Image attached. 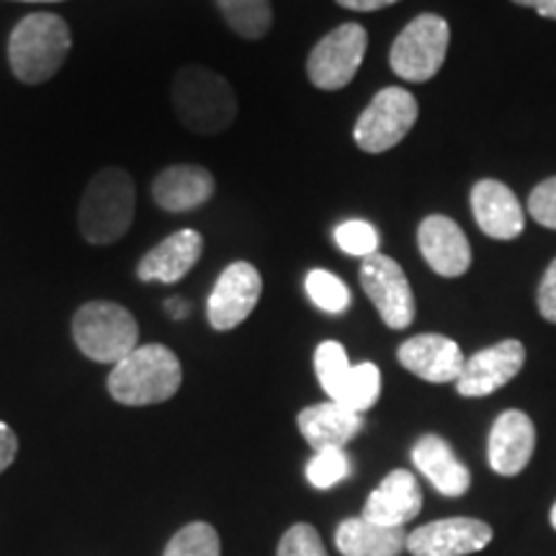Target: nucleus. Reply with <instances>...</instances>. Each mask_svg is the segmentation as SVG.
Listing matches in <instances>:
<instances>
[{
	"label": "nucleus",
	"mask_w": 556,
	"mask_h": 556,
	"mask_svg": "<svg viewBox=\"0 0 556 556\" xmlns=\"http://www.w3.org/2000/svg\"><path fill=\"white\" fill-rule=\"evenodd\" d=\"M204 253V240L197 229H180L165 238L139 261L137 276L148 283H176L197 266Z\"/></svg>",
	"instance_id": "obj_18"
},
{
	"label": "nucleus",
	"mask_w": 556,
	"mask_h": 556,
	"mask_svg": "<svg viewBox=\"0 0 556 556\" xmlns=\"http://www.w3.org/2000/svg\"><path fill=\"white\" fill-rule=\"evenodd\" d=\"M552 526L556 528V503H554V507H552Z\"/></svg>",
	"instance_id": "obj_38"
},
{
	"label": "nucleus",
	"mask_w": 556,
	"mask_h": 556,
	"mask_svg": "<svg viewBox=\"0 0 556 556\" xmlns=\"http://www.w3.org/2000/svg\"><path fill=\"white\" fill-rule=\"evenodd\" d=\"M296 422L299 433L304 435V441L315 451L343 448L364 428V417L332 400L302 409Z\"/></svg>",
	"instance_id": "obj_19"
},
{
	"label": "nucleus",
	"mask_w": 556,
	"mask_h": 556,
	"mask_svg": "<svg viewBox=\"0 0 556 556\" xmlns=\"http://www.w3.org/2000/svg\"><path fill=\"white\" fill-rule=\"evenodd\" d=\"M413 464L446 497H462L471 486L469 469L458 462L441 435H422L413 446Z\"/></svg>",
	"instance_id": "obj_20"
},
{
	"label": "nucleus",
	"mask_w": 556,
	"mask_h": 556,
	"mask_svg": "<svg viewBox=\"0 0 556 556\" xmlns=\"http://www.w3.org/2000/svg\"><path fill=\"white\" fill-rule=\"evenodd\" d=\"M336 3L348 11H379L392 3H400V0H336Z\"/></svg>",
	"instance_id": "obj_34"
},
{
	"label": "nucleus",
	"mask_w": 556,
	"mask_h": 556,
	"mask_svg": "<svg viewBox=\"0 0 556 556\" xmlns=\"http://www.w3.org/2000/svg\"><path fill=\"white\" fill-rule=\"evenodd\" d=\"M163 556H222L219 533L214 531V526L197 520L180 528Z\"/></svg>",
	"instance_id": "obj_27"
},
{
	"label": "nucleus",
	"mask_w": 556,
	"mask_h": 556,
	"mask_svg": "<svg viewBox=\"0 0 556 556\" xmlns=\"http://www.w3.org/2000/svg\"><path fill=\"white\" fill-rule=\"evenodd\" d=\"M261 291L263 281L258 268L250 266L245 261L227 266L217 278V283H214L212 294H208V325L219 332L235 330L253 315L255 304H258L261 299Z\"/></svg>",
	"instance_id": "obj_10"
},
{
	"label": "nucleus",
	"mask_w": 556,
	"mask_h": 556,
	"mask_svg": "<svg viewBox=\"0 0 556 556\" xmlns=\"http://www.w3.org/2000/svg\"><path fill=\"white\" fill-rule=\"evenodd\" d=\"M417 248L422 258L438 276L456 278L464 276L471 266V248L467 235L454 219L443 214H430L417 227Z\"/></svg>",
	"instance_id": "obj_13"
},
{
	"label": "nucleus",
	"mask_w": 556,
	"mask_h": 556,
	"mask_svg": "<svg viewBox=\"0 0 556 556\" xmlns=\"http://www.w3.org/2000/svg\"><path fill=\"white\" fill-rule=\"evenodd\" d=\"M73 37L65 18L54 13H31L11 34L9 62L13 75L26 86L52 80L65 65Z\"/></svg>",
	"instance_id": "obj_4"
},
{
	"label": "nucleus",
	"mask_w": 556,
	"mask_h": 556,
	"mask_svg": "<svg viewBox=\"0 0 556 556\" xmlns=\"http://www.w3.org/2000/svg\"><path fill=\"white\" fill-rule=\"evenodd\" d=\"M528 214L541 227L556 229V176L541 180L536 189L531 191V197H528Z\"/></svg>",
	"instance_id": "obj_31"
},
{
	"label": "nucleus",
	"mask_w": 556,
	"mask_h": 556,
	"mask_svg": "<svg viewBox=\"0 0 556 556\" xmlns=\"http://www.w3.org/2000/svg\"><path fill=\"white\" fill-rule=\"evenodd\" d=\"M16 456H18V435L13 433L11 426H5V422L0 420V475L16 462Z\"/></svg>",
	"instance_id": "obj_33"
},
{
	"label": "nucleus",
	"mask_w": 556,
	"mask_h": 556,
	"mask_svg": "<svg viewBox=\"0 0 556 556\" xmlns=\"http://www.w3.org/2000/svg\"><path fill=\"white\" fill-rule=\"evenodd\" d=\"M304 287H307V294L315 302V307L328 312V315H343L353 302L351 289L336 274H330V270H309Z\"/></svg>",
	"instance_id": "obj_25"
},
{
	"label": "nucleus",
	"mask_w": 556,
	"mask_h": 556,
	"mask_svg": "<svg viewBox=\"0 0 556 556\" xmlns=\"http://www.w3.org/2000/svg\"><path fill=\"white\" fill-rule=\"evenodd\" d=\"M109 394L119 405L148 407L176 397L184 384V368L170 348L137 345L129 356L114 364L109 374Z\"/></svg>",
	"instance_id": "obj_1"
},
{
	"label": "nucleus",
	"mask_w": 556,
	"mask_h": 556,
	"mask_svg": "<svg viewBox=\"0 0 556 556\" xmlns=\"http://www.w3.org/2000/svg\"><path fill=\"white\" fill-rule=\"evenodd\" d=\"M492 541V528L477 518H446L407 533V552L413 556H467Z\"/></svg>",
	"instance_id": "obj_12"
},
{
	"label": "nucleus",
	"mask_w": 556,
	"mask_h": 556,
	"mask_svg": "<svg viewBox=\"0 0 556 556\" xmlns=\"http://www.w3.org/2000/svg\"><path fill=\"white\" fill-rule=\"evenodd\" d=\"M222 16L242 39L266 37L274 24L270 0H217Z\"/></svg>",
	"instance_id": "obj_24"
},
{
	"label": "nucleus",
	"mask_w": 556,
	"mask_h": 556,
	"mask_svg": "<svg viewBox=\"0 0 556 556\" xmlns=\"http://www.w3.org/2000/svg\"><path fill=\"white\" fill-rule=\"evenodd\" d=\"M526 364V348L520 340H503V343L484 348L464 361L456 389L462 397H486L513 381Z\"/></svg>",
	"instance_id": "obj_11"
},
{
	"label": "nucleus",
	"mask_w": 556,
	"mask_h": 556,
	"mask_svg": "<svg viewBox=\"0 0 556 556\" xmlns=\"http://www.w3.org/2000/svg\"><path fill=\"white\" fill-rule=\"evenodd\" d=\"M348 371H351V361H348L345 348L338 343V340H325V343L317 345L315 351V374L319 387L325 389L328 400L338 394L340 384H343Z\"/></svg>",
	"instance_id": "obj_26"
},
{
	"label": "nucleus",
	"mask_w": 556,
	"mask_h": 556,
	"mask_svg": "<svg viewBox=\"0 0 556 556\" xmlns=\"http://www.w3.org/2000/svg\"><path fill=\"white\" fill-rule=\"evenodd\" d=\"M165 309H168V315H170L173 319H184V317H189V312H191L189 302H186V299H178V296L168 299V302H165Z\"/></svg>",
	"instance_id": "obj_36"
},
{
	"label": "nucleus",
	"mask_w": 556,
	"mask_h": 556,
	"mask_svg": "<svg viewBox=\"0 0 556 556\" xmlns=\"http://www.w3.org/2000/svg\"><path fill=\"white\" fill-rule=\"evenodd\" d=\"M536 302H539L541 317H544L546 323L556 325V258L548 263L546 274L541 278Z\"/></svg>",
	"instance_id": "obj_32"
},
{
	"label": "nucleus",
	"mask_w": 556,
	"mask_h": 556,
	"mask_svg": "<svg viewBox=\"0 0 556 556\" xmlns=\"http://www.w3.org/2000/svg\"><path fill=\"white\" fill-rule=\"evenodd\" d=\"M513 3L526 5V9H533L539 16L556 21V0H513Z\"/></svg>",
	"instance_id": "obj_35"
},
{
	"label": "nucleus",
	"mask_w": 556,
	"mask_h": 556,
	"mask_svg": "<svg viewBox=\"0 0 556 556\" xmlns=\"http://www.w3.org/2000/svg\"><path fill=\"white\" fill-rule=\"evenodd\" d=\"M361 287L384 319L387 328L405 330L415 319V296L405 270L389 255L374 253L361 263Z\"/></svg>",
	"instance_id": "obj_9"
},
{
	"label": "nucleus",
	"mask_w": 556,
	"mask_h": 556,
	"mask_svg": "<svg viewBox=\"0 0 556 556\" xmlns=\"http://www.w3.org/2000/svg\"><path fill=\"white\" fill-rule=\"evenodd\" d=\"M397 361L407 368L409 374L420 377L430 384H448L456 381L464 368V353L451 338L433 336H415L405 340L397 351Z\"/></svg>",
	"instance_id": "obj_15"
},
{
	"label": "nucleus",
	"mask_w": 556,
	"mask_h": 556,
	"mask_svg": "<svg viewBox=\"0 0 556 556\" xmlns=\"http://www.w3.org/2000/svg\"><path fill=\"white\" fill-rule=\"evenodd\" d=\"M73 338L96 364H119L139 345L137 319L116 302H88L75 312Z\"/></svg>",
	"instance_id": "obj_5"
},
{
	"label": "nucleus",
	"mask_w": 556,
	"mask_h": 556,
	"mask_svg": "<svg viewBox=\"0 0 556 556\" xmlns=\"http://www.w3.org/2000/svg\"><path fill=\"white\" fill-rule=\"evenodd\" d=\"M417 122V101L405 88H384L358 116L353 139L364 152L379 155L397 148Z\"/></svg>",
	"instance_id": "obj_7"
},
{
	"label": "nucleus",
	"mask_w": 556,
	"mask_h": 556,
	"mask_svg": "<svg viewBox=\"0 0 556 556\" xmlns=\"http://www.w3.org/2000/svg\"><path fill=\"white\" fill-rule=\"evenodd\" d=\"M276 556H328V552H325L315 526L296 523L281 536Z\"/></svg>",
	"instance_id": "obj_30"
},
{
	"label": "nucleus",
	"mask_w": 556,
	"mask_h": 556,
	"mask_svg": "<svg viewBox=\"0 0 556 556\" xmlns=\"http://www.w3.org/2000/svg\"><path fill=\"white\" fill-rule=\"evenodd\" d=\"M368 47V34L361 24H343L323 37L309 52L307 75L319 90H340L356 78Z\"/></svg>",
	"instance_id": "obj_8"
},
{
	"label": "nucleus",
	"mask_w": 556,
	"mask_h": 556,
	"mask_svg": "<svg viewBox=\"0 0 556 556\" xmlns=\"http://www.w3.org/2000/svg\"><path fill=\"white\" fill-rule=\"evenodd\" d=\"M178 122L193 135L214 137L232 127L238 116V96L227 78L214 70L189 65L178 70L170 88Z\"/></svg>",
	"instance_id": "obj_2"
},
{
	"label": "nucleus",
	"mask_w": 556,
	"mask_h": 556,
	"mask_svg": "<svg viewBox=\"0 0 556 556\" xmlns=\"http://www.w3.org/2000/svg\"><path fill=\"white\" fill-rule=\"evenodd\" d=\"M471 212L486 238L516 240L526 227L523 206L516 193L495 178H484L471 189Z\"/></svg>",
	"instance_id": "obj_17"
},
{
	"label": "nucleus",
	"mask_w": 556,
	"mask_h": 556,
	"mask_svg": "<svg viewBox=\"0 0 556 556\" xmlns=\"http://www.w3.org/2000/svg\"><path fill=\"white\" fill-rule=\"evenodd\" d=\"M536 448V428L520 409H505L490 430L486 458L490 467L503 477H516L528 467Z\"/></svg>",
	"instance_id": "obj_14"
},
{
	"label": "nucleus",
	"mask_w": 556,
	"mask_h": 556,
	"mask_svg": "<svg viewBox=\"0 0 556 556\" xmlns=\"http://www.w3.org/2000/svg\"><path fill=\"white\" fill-rule=\"evenodd\" d=\"M21 3H60V0H21Z\"/></svg>",
	"instance_id": "obj_37"
},
{
	"label": "nucleus",
	"mask_w": 556,
	"mask_h": 556,
	"mask_svg": "<svg viewBox=\"0 0 556 556\" xmlns=\"http://www.w3.org/2000/svg\"><path fill=\"white\" fill-rule=\"evenodd\" d=\"M351 458L345 456L343 448H325L317 451L307 464V479L315 490H330L351 477Z\"/></svg>",
	"instance_id": "obj_28"
},
{
	"label": "nucleus",
	"mask_w": 556,
	"mask_h": 556,
	"mask_svg": "<svg viewBox=\"0 0 556 556\" xmlns=\"http://www.w3.org/2000/svg\"><path fill=\"white\" fill-rule=\"evenodd\" d=\"M214 193V176L201 165H170L152 184V199L165 212H191Z\"/></svg>",
	"instance_id": "obj_21"
},
{
	"label": "nucleus",
	"mask_w": 556,
	"mask_h": 556,
	"mask_svg": "<svg viewBox=\"0 0 556 556\" xmlns=\"http://www.w3.org/2000/svg\"><path fill=\"white\" fill-rule=\"evenodd\" d=\"M338 248L356 258H368L379 250V232L377 227L368 225L364 219H348L336 227Z\"/></svg>",
	"instance_id": "obj_29"
},
{
	"label": "nucleus",
	"mask_w": 556,
	"mask_h": 556,
	"mask_svg": "<svg viewBox=\"0 0 556 556\" xmlns=\"http://www.w3.org/2000/svg\"><path fill=\"white\" fill-rule=\"evenodd\" d=\"M379 394H381V371L366 361V364L351 366V371H348V377L343 384H340L332 402H338V405H343L361 415L377 405Z\"/></svg>",
	"instance_id": "obj_23"
},
{
	"label": "nucleus",
	"mask_w": 556,
	"mask_h": 556,
	"mask_svg": "<svg viewBox=\"0 0 556 556\" xmlns=\"http://www.w3.org/2000/svg\"><path fill=\"white\" fill-rule=\"evenodd\" d=\"M422 490L413 471L394 469L381 479L364 505V518L379 526L405 528L409 520L420 516Z\"/></svg>",
	"instance_id": "obj_16"
},
{
	"label": "nucleus",
	"mask_w": 556,
	"mask_h": 556,
	"mask_svg": "<svg viewBox=\"0 0 556 556\" xmlns=\"http://www.w3.org/2000/svg\"><path fill=\"white\" fill-rule=\"evenodd\" d=\"M135 180L122 168H103L90 178L80 199L78 227L90 245H111L135 222Z\"/></svg>",
	"instance_id": "obj_3"
},
{
	"label": "nucleus",
	"mask_w": 556,
	"mask_h": 556,
	"mask_svg": "<svg viewBox=\"0 0 556 556\" xmlns=\"http://www.w3.org/2000/svg\"><path fill=\"white\" fill-rule=\"evenodd\" d=\"M448 21L435 13H422L409 21L389 50V65L402 80L426 83L438 75L448 52Z\"/></svg>",
	"instance_id": "obj_6"
},
{
	"label": "nucleus",
	"mask_w": 556,
	"mask_h": 556,
	"mask_svg": "<svg viewBox=\"0 0 556 556\" xmlns=\"http://www.w3.org/2000/svg\"><path fill=\"white\" fill-rule=\"evenodd\" d=\"M336 546L343 556H400L407 548L405 528L379 526L364 516L338 526Z\"/></svg>",
	"instance_id": "obj_22"
}]
</instances>
